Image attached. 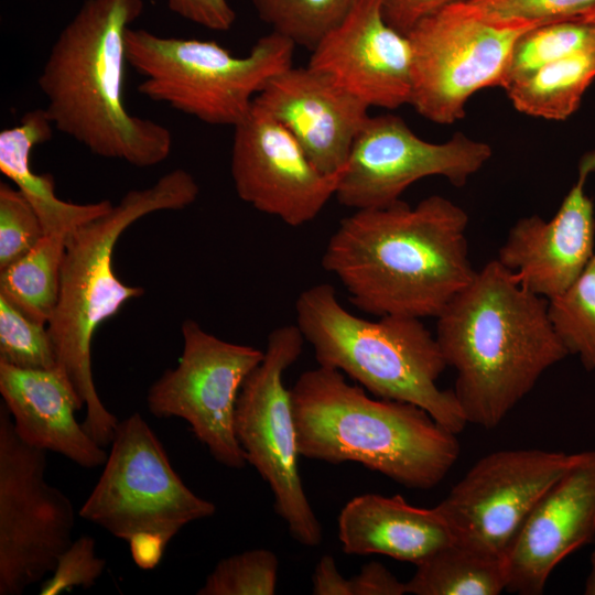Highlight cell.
I'll return each mask as SVG.
<instances>
[{
    "mask_svg": "<svg viewBox=\"0 0 595 595\" xmlns=\"http://www.w3.org/2000/svg\"><path fill=\"white\" fill-rule=\"evenodd\" d=\"M309 66L328 74L369 107L396 109L410 102L411 44L386 21L382 0H356L312 50Z\"/></svg>",
    "mask_w": 595,
    "mask_h": 595,
    "instance_id": "obj_17",
    "label": "cell"
},
{
    "mask_svg": "<svg viewBox=\"0 0 595 595\" xmlns=\"http://www.w3.org/2000/svg\"><path fill=\"white\" fill-rule=\"evenodd\" d=\"M53 130L45 109L30 110L19 125L3 129L0 132V171L32 205L45 235L67 236L80 225L109 212L113 204L108 199L86 204L63 201L55 194L53 176L32 170L33 149L48 141Z\"/></svg>",
    "mask_w": 595,
    "mask_h": 595,
    "instance_id": "obj_22",
    "label": "cell"
},
{
    "mask_svg": "<svg viewBox=\"0 0 595 595\" xmlns=\"http://www.w3.org/2000/svg\"><path fill=\"white\" fill-rule=\"evenodd\" d=\"M301 456L359 463L393 482L430 489L459 456L456 434L409 402L371 398L344 375L318 366L291 388Z\"/></svg>",
    "mask_w": 595,
    "mask_h": 595,
    "instance_id": "obj_5",
    "label": "cell"
},
{
    "mask_svg": "<svg viewBox=\"0 0 595 595\" xmlns=\"http://www.w3.org/2000/svg\"><path fill=\"white\" fill-rule=\"evenodd\" d=\"M491 154L488 143L461 132L433 143L418 137L399 116H369L355 137L335 197L359 210L389 206L428 176H443L461 187Z\"/></svg>",
    "mask_w": 595,
    "mask_h": 595,
    "instance_id": "obj_13",
    "label": "cell"
},
{
    "mask_svg": "<svg viewBox=\"0 0 595 595\" xmlns=\"http://www.w3.org/2000/svg\"><path fill=\"white\" fill-rule=\"evenodd\" d=\"M350 580L351 595H404L405 582H401L385 565L371 561Z\"/></svg>",
    "mask_w": 595,
    "mask_h": 595,
    "instance_id": "obj_36",
    "label": "cell"
},
{
    "mask_svg": "<svg viewBox=\"0 0 595 595\" xmlns=\"http://www.w3.org/2000/svg\"><path fill=\"white\" fill-rule=\"evenodd\" d=\"M281 122L325 174L345 169L369 106L328 74L289 67L269 80L253 100Z\"/></svg>",
    "mask_w": 595,
    "mask_h": 595,
    "instance_id": "obj_19",
    "label": "cell"
},
{
    "mask_svg": "<svg viewBox=\"0 0 595 595\" xmlns=\"http://www.w3.org/2000/svg\"><path fill=\"white\" fill-rule=\"evenodd\" d=\"M594 79L595 46L515 79L505 89L519 112L547 120H565L577 110Z\"/></svg>",
    "mask_w": 595,
    "mask_h": 595,
    "instance_id": "obj_23",
    "label": "cell"
},
{
    "mask_svg": "<svg viewBox=\"0 0 595 595\" xmlns=\"http://www.w3.org/2000/svg\"><path fill=\"white\" fill-rule=\"evenodd\" d=\"M468 221L461 206L441 195L415 206L400 199L359 209L340 220L322 267L365 313L436 317L476 272Z\"/></svg>",
    "mask_w": 595,
    "mask_h": 595,
    "instance_id": "obj_1",
    "label": "cell"
},
{
    "mask_svg": "<svg viewBox=\"0 0 595 595\" xmlns=\"http://www.w3.org/2000/svg\"><path fill=\"white\" fill-rule=\"evenodd\" d=\"M574 458L575 453L540 448L493 452L435 507L454 540L504 559L529 512Z\"/></svg>",
    "mask_w": 595,
    "mask_h": 595,
    "instance_id": "obj_14",
    "label": "cell"
},
{
    "mask_svg": "<svg viewBox=\"0 0 595 595\" xmlns=\"http://www.w3.org/2000/svg\"><path fill=\"white\" fill-rule=\"evenodd\" d=\"M595 172V149L580 160L577 178L550 219H518L498 250L497 260L531 292L549 300L567 289L595 255V213L585 192Z\"/></svg>",
    "mask_w": 595,
    "mask_h": 595,
    "instance_id": "obj_18",
    "label": "cell"
},
{
    "mask_svg": "<svg viewBox=\"0 0 595 595\" xmlns=\"http://www.w3.org/2000/svg\"><path fill=\"white\" fill-rule=\"evenodd\" d=\"M594 541L595 451H583L538 500L508 547L506 591L542 594L555 566Z\"/></svg>",
    "mask_w": 595,
    "mask_h": 595,
    "instance_id": "obj_16",
    "label": "cell"
},
{
    "mask_svg": "<svg viewBox=\"0 0 595 595\" xmlns=\"http://www.w3.org/2000/svg\"><path fill=\"white\" fill-rule=\"evenodd\" d=\"M548 316L567 354L595 370V255L567 289L548 300Z\"/></svg>",
    "mask_w": 595,
    "mask_h": 595,
    "instance_id": "obj_26",
    "label": "cell"
},
{
    "mask_svg": "<svg viewBox=\"0 0 595 595\" xmlns=\"http://www.w3.org/2000/svg\"><path fill=\"white\" fill-rule=\"evenodd\" d=\"M475 14L496 23L539 25L581 17L595 0H466Z\"/></svg>",
    "mask_w": 595,
    "mask_h": 595,
    "instance_id": "obj_31",
    "label": "cell"
},
{
    "mask_svg": "<svg viewBox=\"0 0 595 595\" xmlns=\"http://www.w3.org/2000/svg\"><path fill=\"white\" fill-rule=\"evenodd\" d=\"M583 17L587 19L595 26V7H593L591 10L584 13Z\"/></svg>",
    "mask_w": 595,
    "mask_h": 595,
    "instance_id": "obj_39",
    "label": "cell"
},
{
    "mask_svg": "<svg viewBox=\"0 0 595 595\" xmlns=\"http://www.w3.org/2000/svg\"><path fill=\"white\" fill-rule=\"evenodd\" d=\"M0 363L23 369L56 368L46 324L39 323L0 298Z\"/></svg>",
    "mask_w": 595,
    "mask_h": 595,
    "instance_id": "obj_30",
    "label": "cell"
},
{
    "mask_svg": "<svg viewBox=\"0 0 595 595\" xmlns=\"http://www.w3.org/2000/svg\"><path fill=\"white\" fill-rule=\"evenodd\" d=\"M295 44L279 33L260 37L245 56L215 41L161 36L129 28L127 64L143 79L138 90L215 126H237L271 78L292 66Z\"/></svg>",
    "mask_w": 595,
    "mask_h": 595,
    "instance_id": "obj_7",
    "label": "cell"
},
{
    "mask_svg": "<svg viewBox=\"0 0 595 595\" xmlns=\"http://www.w3.org/2000/svg\"><path fill=\"white\" fill-rule=\"evenodd\" d=\"M110 454L78 510L84 520L129 543L138 566L153 569L169 542L216 506L192 491L139 412L119 421Z\"/></svg>",
    "mask_w": 595,
    "mask_h": 595,
    "instance_id": "obj_8",
    "label": "cell"
},
{
    "mask_svg": "<svg viewBox=\"0 0 595 595\" xmlns=\"http://www.w3.org/2000/svg\"><path fill=\"white\" fill-rule=\"evenodd\" d=\"M304 342L296 324L280 326L268 335L262 361L240 388L234 429L247 463L269 485L275 512L292 538L315 548L323 539L322 526L300 477L291 389L283 382L284 371L298 360Z\"/></svg>",
    "mask_w": 595,
    "mask_h": 595,
    "instance_id": "obj_9",
    "label": "cell"
},
{
    "mask_svg": "<svg viewBox=\"0 0 595 595\" xmlns=\"http://www.w3.org/2000/svg\"><path fill=\"white\" fill-rule=\"evenodd\" d=\"M295 312L318 366L346 374L377 398L413 403L455 434L467 425L453 389L436 383L447 365L421 318L358 317L327 283L302 291Z\"/></svg>",
    "mask_w": 595,
    "mask_h": 595,
    "instance_id": "obj_6",
    "label": "cell"
},
{
    "mask_svg": "<svg viewBox=\"0 0 595 595\" xmlns=\"http://www.w3.org/2000/svg\"><path fill=\"white\" fill-rule=\"evenodd\" d=\"M356 0H252L272 31L313 50L350 11Z\"/></svg>",
    "mask_w": 595,
    "mask_h": 595,
    "instance_id": "obj_28",
    "label": "cell"
},
{
    "mask_svg": "<svg viewBox=\"0 0 595 595\" xmlns=\"http://www.w3.org/2000/svg\"><path fill=\"white\" fill-rule=\"evenodd\" d=\"M32 205L18 188L0 183V270L29 252L44 236Z\"/></svg>",
    "mask_w": 595,
    "mask_h": 595,
    "instance_id": "obj_32",
    "label": "cell"
},
{
    "mask_svg": "<svg viewBox=\"0 0 595 595\" xmlns=\"http://www.w3.org/2000/svg\"><path fill=\"white\" fill-rule=\"evenodd\" d=\"M105 567V559L97 556L95 539L83 534L60 555L52 576L42 583L40 594L56 595L74 586L89 588Z\"/></svg>",
    "mask_w": 595,
    "mask_h": 595,
    "instance_id": "obj_33",
    "label": "cell"
},
{
    "mask_svg": "<svg viewBox=\"0 0 595 595\" xmlns=\"http://www.w3.org/2000/svg\"><path fill=\"white\" fill-rule=\"evenodd\" d=\"M175 14L214 31H228L236 21V12L228 0H167Z\"/></svg>",
    "mask_w": 595,
    "mask_h": 595,
    "instance_id": "obj_34",
    "label": "cell"
},
{
    "mask_svg": "<svg viewBox=\"0 0 595 595\" xmlns=\"http://www.w3.org/2000/svg\"><path fill=\"white\" fill-rule=\"evenodd\" d=\"M534 26L488 21L464 2L423 18L407 33L412 52L409 104L436 123L461 120L475 93L506 87L515 44Z\"/></svg>",
    "mask_w": 595,
    "mask_h": 595,
    "instance_id": "obj_10",
    "label": "cell"
},
{
    "mask_svg": "<svg viewBox=\"0 0 595 595\" xmlns=\"http://www.w3.org/2000/svg\"><path fill=\"white\" fill-rule=\"evenodd\" d=\"M279 560L267 549H253L220 560L207 575L198 595H273Z\"/></svg>",
    "mask_w": 595,
    "mask_h": 595,
    "instance_id": "obj_29",
    "label": "cell"
},
{
    "mask_svg": "<svg viewBox=\"0 0 595 595\" xmlns=\"http://www.w3.org/2000/svg\"><path fill=\"white\" fill-rule=\"evenodd\" d=\"M337 526L346 554H381L415 565L454 540L436 507H414L399 495L356 496L342 508Z\"/></svg>",
    "mask_w": 595,
    "mask_h": 595,
    "instance_id": "obj_21",
    "label": "cell"
},
{
    "mask_svg": "<svg viewBox=\"0 0 595 595\" xmlns=\"http://www.w3.org/2000/svg\"><path fill=\"white\" fill-rule=\"evenodd\" d=\"M589 563H591V569L585 580L584 594L595 595V541H594L593 551L591 553Z\"/></svg>",
    "mask_w": 595,
    "mask_h": 595,
    "instance_id": "obj_38",
    "label": "cell"
},
{
    "mask_svg": "<svg viewBox=\"0 0 595 595\" xmlns=\"http://www.w3.org/2000/svg\"><path fill=\"white\" fill-rule=\"evenodd\" d=\"M0 393L17 434L29 445L61 454L83 468H96L107 453L75 419L84 408L57 369L18 368L0 363Z\"/></svg>",
    "mask_w": 595,
    "mask_h": 595,
    "instance_id": "obj_20",
    "label": "cell"
},
{
    "mask_svg": "<svg viewBox=\"0 0 595 595\" xmlns=\"http://www.w3.org/2000/svg\"><path fill=\"white\" fill-rule=\"evenodd\" d=\"M199 187L191 173L175 169L154 184L127 192L106 214L66 236L58 299L47 323L56 368L67 378L86 409L84 430L100 446L111 444L117 416L104 405L91 368V343L97 328L142 286L123 283L115 273L112 256L122 232L142 217L192 205Z\"/></svg>",
    "mask_w": 595,
    "mask_h": 595,
    "instance_id": "obj_4",
    "label": "cell"
},
{
    "mask_svg": "<svg viewBox=\"0 0 595 595\" xmlns=\"http://www.w3.org/2000/svg\"><path fill=\"white\" fill-rule=\"evenodd\" d=\"M66 235H44L24 256L0 270V298L46 324L55 310Z\"/></svg>",
    "mask_w": 595,
    "mask_h": 595,
    "instance_id": "obj_25",
    "label": "cell"
},
{
    "mask_svg": "<svg viewBox=\"0 0 595 595\" xmlns=\"http://www.w3.org/2000/svg\"><path fill=\"white\" fill-rule=\"evenodd\" d=\"M312 593L314 595H351L350 580L338 571L335 559L323 555L312 575Z\"/></svg>",
    "mask_w": 595,
    "mask_h": 595,
    "instance_id": "obj_37",
    "label": "cell"
},
{
    "mask_svg": "<svg viewBox=\"0 0 595 595\" xmlns=\"http://www.w3.org/2000/svg\"><path fill=\"white\" fill-rule=\"evenodd\" d=\"M45 451L26 444L0 405V595H21L72 544L71 499L45 480Z\"/></svg>",
    "mask_w": 595,
    "mask_h": 595,
    "instance_id": "obj_11",
    "label": "cell"
},
{
    "mask_svg": "<svg viewBox=\"0 0 595 595\" xmlns=\"http://www.w3.org/2000/svg\"><path fill=\"white\" fill-rule=\"evenodd\" d=\"M593 46L595 26L583 15L539 24L526 31L516 42L507 85L552 62Z\"/></svg>",
    "mask_w": 595,
    "mask_h": 595,
    "instance_id": "obj_27",
    "label": "cell"
},
{
    "mask_svg": "<svg viewBox=\"0 0 595 595\" xmlns=\"http://www.w3.org/2000/svg\"><path fill=\"white\" fill-rule=\"evenodd\" d=\"M183 351L149 388L147 405L155 418H180L219 464L235 469L248 463L234 429L240 388L262 361L264 350L230 343L194 320L182 323Z\"/></svg>",
    "mask_w": 595,
    "mask_h": 595,
    "instance_id": "obj_12",
    "label": "cell"
},
{
    "mask_svg": "<svg viewBox=\"0 0 595 595\" xmlns=\"http://www.w3.org/2000/svg\"><path fill=\"white\" fill-rule=\"evenodd\" d=\"M435 337L455 370L453 391L467 423L494 429L569 354L548 300L497 259L476 270L436 316Z\"/></svg>",
    "mask_w": 595,
    "mask_h": 595,
    "instance_id": "obj_2",
    "label": "cell"
},
{
    "mask_svg": "<svg viewBox=\"0 0 595 595\" xmlns=\"http://www.w3.org/2000/svg\"><path fill=\"white\" fill-rule=\"evenodd\" d=\"M466 0H382L386 21L407 33L423 18L456 2Z\"/></svg>",
    "mask_w": 595,
    "mask_h": 595,
    "instance_id": "obj_35",
    "label": "cell"
},
{
    "mask_svg": "<svg viewBox=\"0 0 595 595\" xmlns=\"http://www.w3.org/2000/svg\"><path fill=\"white\" fill-rule=\"evenodd\" d=\"M143 0H85L54 42L39 76L54 129L91 153L138 167L166 160L172 134L131 115L123 100L126 34Z\"/></svg>",
    "mask_w": 595,
    "mask_h": 595,
    "instance_id": "obj_3",
    "label": "cell"
},
{
    "mask_svg": "<svg viewBox=\"0 0 595 595\" xmlns=\"http://www.w3.org/2000/svg\"><path fill=\"white\" fill-rule=\"evenodd\" d=\"M405 582L411 595H498L506 591L504 559L453 540L419 563Z\"/></svg>",
    "mask_w": 595,
    "mask_h": 595,
    "instance_id": "obj_24",
    "label": "cell"
},
{
    "mask_svg": "<svg viewBox=\"0 0 595 595\" xmlns=\"http://www.w3.org/2000/svg\"><path fill=\"white\" fill-rule=\"evenodd\" d=\"M234 129L230 172L241 201L299 227L335 196L345 169L320 171L292 133L255 101Z\"/></svg>",
    "mask_w": 595,
    "mask_h": 595,
    "instance_id": "obj_15",
    "label": "cell"
}]
</instances>
